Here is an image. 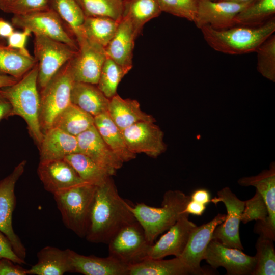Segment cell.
Instances as JSON below:
<instances>
[{
	"instance_id": "obj_1",
	"label": "cell",
	"mask_w": 275,
	"mask_h": 275,
	"mask_svg": "<svg viewBox=\"0 0 275 275\" xmlns=\"http://www.w3.org/2000/svg\"><path fill=\"white\" fill-rule=\"evenodd\" d=\"M131 206L120 196L112 176L109 177L97 186L86 239L107 244L121 229L136 221Z\"/></svg>"
},
{
	"instance_id": "obj_2",
	"label": "cell",
	"mask_w": 275,
	"mask_h": 275,
	"mask_svg": "<svg viewBox=\"0 0 275 275\" xmlns=\"http://www.w3.org/2000/svg\"><path fill=\"white\" fill-rule=\"evenodd\" d=\"M215 29L209 25L201 30L207 43L214 50L226 54L237 55L256 52L275 32L273 17L257 26H241Z\"/></svg>"
},
{
	"instance_id": "obj_3",
	"label": "cell",
	"mask_w": 275,
	"mask_h": 275,
	"mask_svg": "<svg viewBox=\"0 0 275 275\" xmlns=\"http://www.w3.org/2000/svg\"><path fill=\"white\" fill-rule=\"evenodd\" d=\"M37 63L15 84L0 89V92L10 103L12 116L22 118L27 124L31 136L39 146L43 133L39 122L40 93L38 87Z\"/></svg>"
},
{
	"instance_id": "obj_4",
	"label": "cell",
	"mask_w": 275,
	"mask_h": 275,
	"mask_svg": "<svg viewBox=\"0 0 275 275\" xmlns=\"http://www.w3.org/2000/svg\"><path fill=\"white\" fill-rule=\"evenodd\" d=\"M190 196L179 190H169L163 196L161 206L155 207L144 203L131 206L136 220L142 227L151 245L157 237L167 231L183 214Z\"/></svg>"
},
{
	"instance_id": "obj_5",
	"label": "cell",
	"mask_w": 275,
	"mask_h": 275,
	"mask_svg": "<svg viewBox=\"0 0 275 275\" xmlns=\"http://www.w3.org/2000/svg\"><path fill=\"white\" fill-rule=\"evenodd\" d=\"M97 186L84 183L53 195L64 225L85 237Z\"/></svg>"
},
{
	"instance_id": "obj_6",
	"label": "cell",
	"mask_w": 275,
	"mask_h": 275,
	"mask_svg": "<svg viewBox=\"0 0 275 275\" xmlns=\"http://www.w3.org/2000/svg\"><path fill=\"white\" fill-rule=\"evenodd\" d=\"M70 60L40 90L39 122L43 133L52 127L56 117L71 103V93L75 80Z\"/></svg>"
},
{
	"instance_id": "obj_7",
	"label": "cell",
	"mask_w": 275,
	"mask_h": 275,
	"mask_svg": "<svg viewBox=\"0 0 275 275\" xmlns=\"http://www.w3.org/2000/svg\"><path fill=\"white\" fill-rule=\"evenodd\" d=\"M77 51L63 42L35 35L34 57L38 66V89L42 90L56 73L76 55Z\"/></svg>"
},
{
	"instance_id": "obj_8",
	"label": "cell",
	"mask_w": 275,
	"mask_h": 275,
	"mask_svg": "<svg viewBox=\"0 0 275 275\" xmlns=\"http://www.w3.org/2000/svg\"><path fill=\"white\" fill-rule=\"evenodd\" d=\"M107 244L108 255L128 266L146 258L151 245L136 220L121 229Z\"/></svg>"
},
{
	"instance_id": "obj_9",
	"label": "cell",
	"mask_w": 275,
	"mask_h": 275,
	"mask_svg": "<svg viewBox=\"0 0 275 275\" xmlns=\"http://www.w3.org/2000/svg\"><path fill=\"white\" fill-rule=\"evenodd\" d=\"M11 22L14 26L26 29L34 35L47 37L78 50L77 43L72 33L65 26V23L58 14L51 8L27 14L14 15Z\"/></svg>"
},
{
	"instance_id": "obj_10",
	"label": "cell",
	"mask_w": 275,
	"mask_h": 275,
	"mask_svg": "<svg viewBox=\"0 0 275 275\" xmlns=\"http://www.w3.org/2000/svg\"><path fill=\"white\" fill-rule=\"evenodd\" d=\"M25 160L16 166L7 177L0 180V231L8 238L15 253L25 260L26 251L12 226V215L16 204L15 187L24 171Z\"/></svg>"
},
{
	"instance_id": "obj_11",
	"label": "cell",
	"mask_w": 275,
	"mask_h": 275,
	"mask_svg": "<svg viewBox=\"0 0 275 275\" xmlns=\"http://www.w3.org/2000/svg\"><path fill=\"white\" fill-rule=\"evenodd\" d=\"M217 194V197L211 199L210 202L215 205L223 202L227 214L225 220L214 229L212 239L228 247L242 250L239 229L245 201L240 200L228 187L222 188Z\"/></svg>"
},
{
	"instance_id": "obj_12",
	"label": "cell",
	"mask_w": 275,
	"mask_h": 275,
	"mask_svg": "<svg viewBox=\"0 0 275 275\" xmlns=\"http://www.w3.org/2000/svg\"><path fill=\"white\" fill-rule=\"evenodd\" d=\"M128 150L132 153H144L156 158L167 149L164 133L152 122L136 123L122 131Z\"/></svg>"
},
{
	"instance_id": "obj_13",
	"label": "cell",
	"mask_w": 275,
	"mask_h": 275,
	"mask_svg": "<svg viewBox=\"0 0 275 275\" xmlns=\"http://www.w3.org/2000/svg\"><path fill=\"white\" fill-rule=\"evenodd\" d=\"M204 259L213 268L224 267L228 275H252L256 264L255 256L225 246L213 239L208 244Z\"/></svg>"
},
{
	"instance_id": "obj_14",
	"label": "cell",
	"mask_w": 275,
	"mask_h": 275,
	"mask_svg": "<svg viewBox=\"0 0 275 275\" xmlns=\"http://www.w3.org/2000/svg\"><path fill=\"white\" fill-rule=\"evenodd\" d=\"M105 48L86 39L70 60L75 81L97 85L106 58Z\"/></svg>"
},
{
	"instance_id": "obj_15",
	"label": "cell",
	"mask_w": 275,
	"mask_h": 275,
	"mask_svg": "<svg viewBox=\"0 0 275 275\" xmlns=\"http://www.w3.org/2000/svg\"><path fill=\"white\" fill-rule=\"evenodd\" d=\"M185 213L171 226L155 243L149 246L147 258L163 259L169 255L179 257L184 251L189 236L197 225Z\"/></svg>"
},
{
	"instance_id": "obj_16",
	"label": "cell",
	"mask_w": 275,
	"mask_h": 275,
	"mask_svg": "<svg viewBox=\"0 0 275 275\" xmlns=\"http://www.w3.org/2000/svg\"><path fill=\"white\" fill-rule=\"evenodd\" d=\"M238 183L242 186H253L262 196L268 210L266 224L255 228L256 233L272 241L275 240V164L272 162L268 170L256 176L239 179Z\"/></svg>"
},
{
	"instance_id": "obj_17",
	"label": "cell",
	"mask_w": 275,
	"mask_h": 275,
	"mask_svg": "<svg viewBox=\"0 0 275 275\" xmlns=\"http://www.w3.org/2000/svg\"><path fill=\"white\" fill-rule=\"evenodd\" d=\"M251 3L197 0V13L194 23L199 29L206 25L218 30L229 28L235 26L236 15Z\"/></svg>"
},
{
	"instance_id": "obj_18",
	"label": "cell",
	"mask_w": 275,
	"mask_h": 275,
	"mask_svg": "<svg viewBox=\"0 0 275 275\" xmlns=\"http://www.w3.org/2000/svg\"><path fill=\"white\" fill-rule=\"evenodd\" d=\"M76 138L79 152L92 159L110 176L115 175L122 167L124 162L105 143L94 125Z\"/></svg>"
},
{
	"instance_id": "obj_19",
	"label": "cell",
	"mask_w": 275,
	"mask_h": 275,
	"mask_svg": "<svg viewBox=\"0 0 275 275\" xmlns=\"http://www.w3.org/2000/svg\"><path fill=\"white\" fill-rule=\"evenodd\" d=\"M37 173L45 189L53 195L87 183L64 159L40 161Z\"/></svg>"
},
{
	"instance_id": "obj_20",
	"label": "cell",
	"mask_w": 275,
	"mask_h": 275,
	"mask_svg": "<svg viewBox=\"0 0 275 275\" xmlns=\"http://www.w3.org/2000/svg\"><path fill=\"white\" fill-rule=\"evenodd\" d=\"M226 214H217L209 222L197 227L191 233L186 246L179 258L196 274H205L200 266L212 238L214 229L225 219Z\"/></svg>"
},
{
	"instance_id": "obj_21",
	"label": "cell",
	"mask_w": 275,
	"mask_h": 275,
	"mask_svg": "<svg viewBox=\"0 0 275 275\" xmlns=\"http://www.w3.org/2000/svg\"><path fill=\"white\" fill-rule=\"evenodd\" d=\"M72 272L84 275H128L129 266L108 256H85L69 249Z\"/></svg>"
},
{
	"instance_id": "obj_22",
	"label": "cell",
	"mask_w": 275,
	"mask_h": 275,
	"mask_svg": "<svg viewBox=\"0 0 275 275\" xmlns=\"http://www.w3.org/2000/svg\"><path fill=\"white\" fill-rule=\"evenodd\" d=\"M137 37L131 22L122 17L115 34L105 48L106 56L131 70L134 41Z\"/></svg>"
},
{
	"instance_id": "obj_23",
	"label": "cell",
	"mask_w": 275,
	"mask_h": 275,
	"mask_svg": "<svg viewBox=\"0 0 275 275\" xmlns=\"http://www.w3.org/2000/svg\"><path fill=\"white\" fill-rule=\"evenodd\" d=\"M39 148L40 161L64 159L79 152L77 138L53 127L43 133Z\"/></svg>"
},
{
	"instance_id": "obj_24",
	"label": "cell",
	"mask_w": 275,
	"mask_h": 275,
	"mask_svg": "<svg viewBox=\"0 0 275 275\" xmlns=\"http://www.w3.org/2000/svg\"><path fill=\"white\" fill-rule=\"evenodd\" d=\"M107 112L122 131L139 122H155L152 116L142 111L137 100L124 99L117 94L109 99Z\"/></svg>"
},
{
	"instance_id": "obj_25",
	"label": "cell",
	"mask_w": 275,
	"mask_h": 275,
	"mask_svg": "<svg viewBox=\"0 0 275 275\" xmlns=\"http://www.w3.org/2000/svg\"><path fill=\"white\" fill-rule=\"evenodd\" d=\"M37 262L28 269V274L63 275L72 272L69 249L47 246L37 253Z\"/></svg>"
},
{
	"instance_id": "obj_26",
	"label": "cell",
	"mask_w": 275,
	"mask_h": 275,
	"mask_svg": "<svg viewBox=\"0 0 275 275\" xmlns=\"http://www.w3.org/2000/svg\"><path fill=\"white\" fill-rule=\"evenodd\" d=\"M71 103L95 117L107 112L109 99L96 85L75 81L70 97Z\"/></svg>"
},
{
	"instance_id": "obj_27",
	"label": "cell",
	"mask_w": 275,
	"mask_h": 275,
	"mask_svg": "<svg viewBox=\"0 0 275 275\" xmlns=\"http://www.w3.org/2000/svg\"><path fill=\"white\" fill-rule=\"evenodd\" d=\"M94 117V125L105 143L123 162L136 157L128 149L123 133L106 112Z\"/></svg>"
},
{
	"instance_id": "obj_28",
	"label": "cell",
	"mask_w": 275,
	"mask_h": 275,
	"mask_svg": "<svg viewBox=\"0 0 275 275\" xmlns=\"http://www.w3.org/2000/svg\"><path fill=\"white\" fill-rule=\"evenodd\" d=\"M195 272L179 257L172 259L146 258L129 266L128 275H187Z\"/></svg>"
},
{
	"instance_id": "obj_29",
	"label": "cell",
	"mask_w": 275,
	"mask_h": 275,
	"mask_svg": "<svg viewBox=\"0 0 275 275\" xmlns=\"http://www.w3.org/2000/svg\"><path fill=\"white\" fill-rule=\"evenodd\" d=\"M36 63L34 57L9 47L0 39V74L19 80Z\"/></svg>"
},
{
	"instance_id": "obj_30",
	"label": "cell",
	"mask_w": 275,
	"mask_h": 275,
	"mask_svg": "<svg viewBox=\"0 0 275 275\" xmlns=\"http://www.w3.org/2000/svg\"><path fill=\"white\" fill-rule=\"evenodd\" d=\"M94 125L93 116L71 103L56 117L52 127L76 137Z\"/></svg>"
},
{
	"instance_id": "obj_31",
	"label": "cell",
	"mask_w": 275,
	"mask_h": 275,
	"mask_svg": "<svg viewBox=\"0 0 275 275\" xmlns=\"http://www.w3.org/2000/svg\"><path fill=\"white\" fill-rule=\"evenodd\" d=\"M54 11L69 29L78 46L86 39L83 30L85 14L76 0H49Z\"/></svg>"
},
{
	"instance_id": "obj_32",
	"label": "cell",
	"mask_w": 275,
	"mask_h": 275,
	"mask_svg": "<svg viewBox=\"0 0 275 275\" xmlns=\"http://www.w3.org/2000/svg\"><path fill=\"white\" fill-rule=\"evenodd\" d=\"M161 13L156 0H123L122 17L131 22L137 36L145 23Z\"/></svg>"
},
{
	"instance_id": "obj_33",
	"label": "cell",
	"mask_w": 275,
	"mask_h": 275,
	"mask_svg": "<svg viewBox=\"0 0 275 275\" xmlns=\"http://www.w3.org/2000/svg\"><path fill=\"white\" fill-rule=\"evenodd\" d=\"M119 22L107 17L85 16V35L89 40L105 48L115 34Z\"/></svg>"
},
{
	"instance_id": "obj_34",
	"label": "cell",
	"mask_w": 275,
	"mask_h": 275,
	"mask_svg": "<svg viewBox=\"0 0 275 275\" xmlns=\"http://www.w3.org/2000/svg\"><path fill=\"white\" fill-rule=\"evenodd\" d=\"M65 159L85 182L99 186L110 176L107 172L90 158L80 152L70 154Z\"/></svg>"
},
{
	"instance_id": "obj_35",
	"label": "cell",
	"mask_w": 275,
	"mask_h": 275,
	"mask_svg": "<svg viewBox=\"0 0 275 275\" xmlns=\"http://www.w3.org/2000/svg\"><path fill=\"white\" fill-rule=\"evenodd\" d=\"M275 13V0H256L235 17L234 24L246 26L260 25L272 17Z\"/></svg>"
},
{
	"instance_id": "obj_36",
	"label": "cell",
	"mask_w": 275,
	"mask_h": 275,
	"mask_svg": "<svg viewBox=\"0 0 275 275\" xmlns=\"http://www.w3.org/2000/svg\"><path fill=\"white\" fill-rule=\"evenodd\" d=\"M130 70L106 57L97 86L104 95L110 99L117 94L120 82Z\"/></svg>"
},
{
	"instance_id": "obj_37",
	"label": "cell",
	"mask_w": 275,
	"mask_h": 275,
	"mask_svg": "<svg viewBox=\"0 0 275 275\" xmlns=\"http://www.w3.org/2000/svg\"><path fill=\"white\" fill-rule=\"evenodd\" d=\"M85 16L107 17L120 21L123 0H78Z\"/></svg>"
},
{
	"instance_id": "obj_38",
	"label": "cell",
	"mask_w": 275,
	"mask_h": 275,
	"mask_svg": "<svg viewBox=\"0 0 275 275\" xmlns=\"http://www.w3.org/2000/svg\"><path fill=\"white\" fill-rule=\"evenodd\" d=\"M256 249V264L252 275H274L275 250L273 241L260 235Z\"/></svg>"
},
{
	"instance_id": "obj_39",
	"label": "cell",
	"mask_w": 275,
	"mask_h": 275,
	"mask_svg": "<svg viewBox=\"0 0 275 275\" xmlns=\"http://www.w3.org/2000/svg\"><path fill=\"white\" fill-rule=\"evenodd\" d=\"M257 69L264 77L275 81V36H270L257 48Z\"/></svg>"
},
{
	"instance_id": "obj_40",
	"label": "cell",
	"mask_w": 275,
	"mask_h": 275,
	"mask_svg": "<svg viewBox=\"0 0 275 275\" xmlns=\"http://www.w3.org/2000/svg\"><path fill=\"white\" fill-rule=\"evenodd\" d=\"M268 215V210L265 203L261 195L256 190L252 198L245 201L241 221L245 224L252 221H257L255 228H258L266 224Z\"/></svg>"
},
{
	"instance_id": "obj_41",
	"label": "cell",
	"mask_w": 275,
	"mask_h": 275,
	"mask_svg": "<svg viewBox=\"0 0 275 275\" xmlns=\"http://www.w3.org/2000/svg\"><path fill=\"white\" fill-rule=\"evenodd\" d=\"M161 12L194 22L197 13V0H156Z\"/></svg>"
},
{
	"instance_id": "obj_42",
	"label": "cell",
	"mask_w": 275,
	"mask_h": 275,
	"mask_svg": "<svg viewBox=\"0 0 275 275\" xmlns=\"http://www.w3.org/2000/svg\"><path fill=\"white\" fill-rule=\"evenodd\" d=\"M50 9L49 0H15L1 10L14 15H24Z\"/></svg>"
},
{
	"instance_id": "obj_43",
	"label": "cell",
	"mask_w": 275,
	"mask_h": 275,
	"mask_svg": "<svg viewBox=\"0 0 275 275\" xmlns=\"http://www.w3.org/2000/svg\"><path fill=\"white\" fill-rule=\"evenodd\" d=\"M32 33L28 29H24L22 32L14 31L7 39V45L12 48L18 50L27 55H31L26 47L28 37Z\"/></svg>"
},
{
	"instance_id": "obj_44",
	"label": "cell",
	"mask_w": 275,
	"mask_h": 275,
	"mask_svg": "<svg viewBox=\"0 0 275 275\" xmlns=\"http://www.w3.org/2000/svg\"><path fill=\"white\" fill-rule=\"evenodd\" d=\"M3 258H8L20 265L25 263V260L15 253L8 238L0 231V259Z\"/></svg>"
},
{
	"instance_id": "obj_45",
	"label": "cell",
	"mask_w": 275,
	"mask_h": 275,
	"mask_svg": "<svg viewBox=\"0 0 275 275\" xmlns=\"http://www.w3.org/2000/svg\"><path fill=\"white\" fill-rule=\"evenodd\" d=\"M11 260L3 258L0 259V275H26L28 269Z\"/></svg>"
},
{
	"instance_id": "obj_46",
	"label": "cell",
	"mask_w": 275,
	"mask_h": 275,
	"mask_svg": "<svg viewBox=\"0 0 275 275\" xmlns=\"http://www.w3.org/2000/svg\"><path fill=\"white\" fill-rule=\"evenodd\" d=\"M206 207V205L197 202L190 199L186 205L184 212L188 214L201 216L204 212Z\"/></svg>"
},
{
	"instance_id": "obj_47",
	"label": "cell",
	"mask_w": 275,
	"mask_h": 275,
	"mask_svg": "<svg viewBox=\"0 0 275 275\" xmlns=\"http://www.w3.org/2000/svg\"><path fill=\"white\" fill-rule=\"evenodd\" d=\"M190 200L206 205L211 200L209 191L204 188H199L195 190L190 196Z\"/></svg>"
},
{
	"instance_id": "obj_48",
	"label": "cell",
	"mask_w": 275,
	"mask_h": 275,
	"mask_svg": "<svg viewBox=\"0 0 275 275\" xmlns=\"http://www.w3.org/2000/svg\"><path fill=\"white\" fill-rule=\"evenodd\" d=\"M12 107L9 101L0 92V121L12 116Z\"/></svg>"
},
{
	"instance_id": "obj_49",
	"label": "cell",
	"mask_w": 275,
	"mask_h": 275,
	"mask_svg": "<svg viewBox=\"0 0 275 275\" xmlns=\"http://www.w3.org/2000/svg\"><path fill=\"white\" fill-rule=\"evenodd\" d=\"M14 31L12 23L0 17V37L7 38Z\"/></svg>"
},
{
	"instance_id": "obj_50",
	"label": "cell",
	"mask_w": 275,
	"mask_h": 275,
	"mask_svg": "<svg viewBox=\"0 0 275 275\" xmlns=\"http://www.w3.org/2000/svg\"><path fill=\"white\" fill-rule=\"evenodd\" d=\"M18 79L7 75L0 74V89L15 84Z\"/></svg>"
},
{
	"instance_id": "obj_51",
	"label": "cell",
	"mask_w": 275,
	"mask_h": 275,
	"mask_svg": "<svg viewBox=\"0 0 275 275\" xmlns=\"http://www.w3.org/2000/svg\"><path fill=\"white\" fill-rule=\"evenodd\" d=\"M221 1H227V2H231L238 4H247V3H251L253 2H255L256 0H218Z\"/></svg>"
},
{
	"instance_id": "obj_52",
	"label": "cell",
	"mask_w": 275,
	"mask_h": 275,
	"mask_svg": "<svg viewBox=\"0 0 275 275\" xmlns=\"http://www.w3.org/2000/svg\"><path fill=\"white\" fill-rule=\"evenodd\" d=\"M15 0H0V10L11 4Z\"/></svg>"
},
{
	"instance_id": "obj_53",
	"label": "cell",
	"mask_w": 275,
	"mask_h": 275,
	"mask_svg": "<svg viewBox=\"0 0 275 275\" xmlns=\"http://www.w3.org/2000/svg\"><path fill=\"white\" fill-rule=\"evenodd\" d=\"M77 2L79 4L78 0H76Z\"/></svg>"
},
{
	"instance_id": "obj_54",
	"label": "cell",
	"mask_w": 275,
	"mask_h": 275,
	"mask_svg": "<svg viewBox=\"0 0 275 275\" xmlns=\"http://www.w3.org/2000/svg\"><path fill=\"white\" fill-rule=\"evenodd\" d=\"M211 1H216V0H211Z\"/></svg>"
}]
</instances>
